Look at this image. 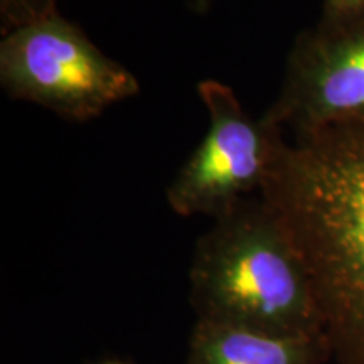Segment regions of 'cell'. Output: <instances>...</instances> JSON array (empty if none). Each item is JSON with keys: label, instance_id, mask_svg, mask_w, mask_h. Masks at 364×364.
Wrapping results in <instances>:
<instances>
[{"label": "cell", "instance_id": "obj_1", "mask_svg": "<svg viewBox=\"0 0 364 364\" xmlns=\"http://www.w3.org/2000/svg\"><path fill=\"white\" fill-rule=\"evenodd\" d=\"M260 196L307 263L332 361L364 364V120L284 136Z\"/></svg>", "mask_w": 364, "mask_h": 364}, {"label": "cell", "instance_id": "obj_2", "mask_svg": "<svg viewBox=\"0 0 364 364\" xmlns=\"http://www.w3.org/2000/svg\"><path fill=\"white\" fill-rule=\"evenodd\" d=\"M189 284L196 321L280 338L326 334L307 263L262 196L215 218L194 247Z\"/></svg>", "mask_w": 364, "mask_h": 364}, {"label": "cell", "instance_id": "obj_3", "mask_svg": "<svg viewBox=\"0 0 364 364\" xmlns=\"http://www.w3.org/2000/svg\"><path fill=\"white\" fill-rule=\"evenodd\" d=\"M0 85L9 97L73 122L97 118L140 93L134 73L59 12L2 34Z\"/></svg>", "mask_w": 364, "mask_h": 364}, {"label": "cell", "instance_id": "obj_4", "mask_svg": "<svg viewBox=\"0 0 364 364\" xmlns=\"http://www.w3.org/2000/svg\"><path fill=\"white\" fill-rule=\"evenodd\" d=\"M196 90L209 125L166 198L176 215L215 220L250 194L262 193L285 132L267 115H250L223 81L203 80Z\"/></svg>", "mask_w": 364, "mask_h": 364}, {"label": "cell", "instance_id": "obj_5", "mask_svg": "<svg viewBox=\"0 0 364 364\" xmlns=\"http://www.w3.org/2000/svg\"><path fill=\"white\" fill-rule=\"evenodd\" d=\"M265 115L294 136L364 120V16L317 22L295 39L280 95Z\"/></svg>", "mask_w": 364, "mask_h": 364}, {"label": "cell", "instance_id": "obj_6", "mask_svg": "<svg viewBox=\"0 0 364 364\" xmlns=\"http://www.w3.org/2000/svg\"><path fill=\"white\" fill-rule=\"evenodd\" d=\"M326 334L280 338L243 327L196 321L186 364H327Z\"/></svg>", "mask_w": 364, "mask_h": 364}, {"label": "cell", "instance_id": "obj_7", "mask_svg": "<svg viewBox=\"0 0 364 364\" xmlns=\"http://www.w3.org/2000/svg\"><path fill=\"white\" fill-rule=\"evenodd\" d=\"M53 12H58V0H0V29L4 34Z\"/></svg>", "mask_w": 364, "mask_h": 364}, {"label": "cell", "instance_id": "obj_8", "mask_svg": "<svg viewBox=\"0 0 364 364\" xmlns=\"http://www.w3.org/2000/svg\"><path fill=\"white\" fill-rule=\"evenodd\" d=\"M364 16V0H324L322 16L318 22L322 24H339Z\"/></svg>", "mask_w": 364, "mask_h": 364}, {"label": "cell", "instance_id": "obj_9", "mask_svg": "<svg viewBox=\"0 0 364 364\" xmlns=\"http://www.w3.org/2000/svg\"><path fill=\"white\" fill-rule=\"evenodd\" d=\"M211 6V0H196V9L198 11H208Z\"/></svg>", "mask_w": 364, "mask_h": 364}, {"label": "cell", "instance_id": "obj_10", "mask_svg": "<svg viewBox=\"0 0 364 364\" xmlns=\"http://www.w3.org/2000/svg\"><path fill=\"white\" fill-rule=\"evenodd\" d=\"M98 364H127V363H124V361H115V359H113V361H103V363H98Z\"/></svg>", "mask_w": 364, "mask_h": 364}]
</instances>
